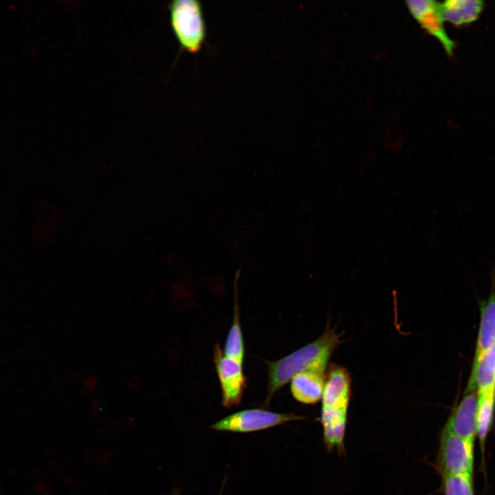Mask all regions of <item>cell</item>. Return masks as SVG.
<instances>
[{
    "label": "cell",
    "instance_id": "cell-1",
    "mask_svg": "<svg viewBox=\"0 0 495 495\" xmlns=\"http://www.w3.org/2000/svg\"><path fill=\"white\" fill-rule=\"evenodd\" d=\"M340 343V335L327 329L316 340L275 362L268 363L266 402L296 375L307 371L324 372L328 361Z\"/></svg>",
    "mask_w": 495,
    "mask_h": 495
},
{
    "label": "cell",
    "instance_id": "cell-2",
    "mask_svg": "<svg viewBox=\"0 0 495 495\" xmlns=\"http://www.w3.org/2000/svg\"><path fill=\"white\" fill-rule=\"evenodd\" d=\"M172 30L182 50L197 52L204 42L206 28L199 0H173L168 4Z\"/></svg>",
    "mask_w": 495,
    "mask_h": 495
},
{
    "label": "cell",
    "instance_id": "cell-3",
    "mask_svg": "<svg viewBox=\"0 0 495 495\" xmlns=\"http://www.w3.org/2000/svg\"><path fill=\"white\" fill-rule=\"evenodd\" d=\"M302 419L303 417L294 413H277L263 409H247L223 418L210 428L218 431L250 432Z\"/></svg>",
    "mask_w": 495,
    "mask_h": 495
},
{
    "label": "cell",
    "instance_id": "cell-4",
    "mask_svg": "<svg viewBox=\"0 0 495 495\" xmlns=\"http://www.w3.org/2000/svg\"><path fill=\"white\" fill-rule=\"evenodd\" d=\"M442 476L448 474H473L474 443L443 428L439 455Z\"/></svg>",
    "mask_w": 495,
    "mask_h": 495
},
{
    "label": "cell",
    "instance_id": "cell-5",
    "mask_svg": "<svg viewBox=\"0 0 495 495\" xmlns=\"http://www.w3.org/2000/svg\"><path fill=\"white\" fill-rule=\"evenodd\" d=\"M216 370L222 390V404L230 408L238 405L245 387L242 364L224 355L219 345L214 353Z\"/></svg>",
    "mask_w": 495,
    "mask_h": 495
},
{
    "label": "cell",
    "instance_id": "cell-6",
    "mask_svg": "<svg viewBox=\"0 0 495 495\" xmlns=\"http://www.w3.org/2000/svg\"><path fill=\"white\" fill-rule=\"evenodd\" d=\"M444 428L474 443L477 435V393L465 391L461 401L451 413Z\"/></svg>",
    "mask_w": 495,
    "mask_h": 495
},
{
    "label": "cell",
    "instance_id": "cell-7",
    "mask_svg": "<svg viewBox=\"0 0 495 495\" xmlns=\"http://www.w3.org/2000/svg\"><path fill=\"white\" fill-rule=\"evenodd\" d=\"M351 395V379L344 368L331 370L322 397V407L347 410Z\"/></svg>",
    "mask_w": 495,
    "mask_h": 495
},
{
    "label": "cell",
    "instance_id": "cell-8",
    "mask_svg": "<svg viewBox=\"0 0 495 495\" xmlns=\"http://www.w3.org/2000/svg\"><path fill=\"white\" fill-rule=\"evenodd\" d=\"M324 373L317 371H307L296 375L291 382V392L298 402L311 404L322 399L324 387Z\"/></svg>",
    "mask_w": 495,
    "mask_h": 495
},
{
    "label": "cell",
    "instance_id": "cell-9",
    "mask_svg": "<svg viewBox=\"0 0 495 495\" xmlns=\"http://www.w3.org/2000/svg\"><path fill=\"white\" fill-rule=\"evenodd\" d=\"M483 8L484 3L476 0H449L440 4L443 20L456 26L476 21Z\"/></svg>",
    "mask_w": 495,
    "mask_h": 495
},
{
    "label": "cell",
    "instance_id": "cell-10",
    "mask_svg": "<svg viewBox=\"0 0 495 495\" xmlns=\"http://www.w3.org/2000/svg\"><path fill=\"white\" fill-rule=\"evenodd\" d=\"M473 365L495 346V296L483 303Z\"/></svg>",
    "mask_w": 495,
    "mask_h": 495
},
{
    "label": "cell",
    "instance_id": "cell-11",
    "mask_svg": "<svg viewBox=\"0 0 495 495\" xmlns=\"http://www.w3.org/2000/svg\"><path fill=\"white\" fill-rule=\"evenodd\" d=\"M495 388L494 346L473 365L466 391L479 392Z\"/></svg>",
    "mask_w": 495,
    "mask_h": 495
},
{
    "label": "cell",
    "instance_id": "cell-12",
    "mask_svg": "<svg viewBox=\"0 0 495 495\" xmlns=\"http://www.w3.org/2000/svg\"><path fill=\"white\" fill-rule=\"evenodd\" d=\"M416 20L426 31L441 43L448 55L452 54L455 43L448 36L444 28L439 3L434 1V4Z\"/></svg>",
    "mask_w": 495,
    "mask_h": 495
},
{
    "label": "cell",
    "instance_id": "cell-13",
    "mask_svg": "<svg viewBox=\"0 0 495 495\" xmlns=\"http://www.w3.org/2000/svg\"><path fill=\"white\" fill-rule=\"evenodd\" d=\"M477 435L483 444L490 430L495 410V388L477 392Z\"/></svg>",
    "mask_w": 495,
    "mask_h": 495
},
{
    "label": "cell",
    "instance_id": "cell-14",
    "mask_svg": "<svg viewBox=\"0 0 495 495\" xmlns=\"http://www.w3.org/2000/svg\"><path fill=\"white\" fill-rule=\"evenodd\" d=\"M224 355L243 363L244 358V344L240 325L237 301L234 302L233 321L226 339Z\"/></svg>",
    "mask_w": 495,
    "mask_h": 495
},
{
    "label": "cell",
    "instance_id": "cell-15",
    "mask_svg": "<svg viewBox=\"0 0 495 495\" xmlns=\"http://www.w3.org/2000/svg\"><path fill=\"white\" fill-rule=\"evenodd\" d=\"M473 474H448L443 476L445 495H474Z\"/></svg>",
    "mask_w": 495,
    "mask_h": 495
},
{
    "label": "cell",
    "instance_id": "cell-16",
    "mask_svg": "<svg viewBox=\"0 0 495 495\" xmlns=\"http://www.w3.org/2000/svg\"><path fill=\"white\" fill-rule=\"evenodd\" d=\"M347 410L322 407L320 421L323 428H331L346 423Z\"/></svg>",
    "mask_w": 495,
    "mask_h": 495
},
{
    "label": "cell",
    "instance_id": "cell-17",
    "mask_svg": "<svg viewBox=\"0 0 495 495\" xmlns=\"http://www.w3.org/2000/svg\"><path fill=\"white\" fill-rule=\"evenodd\" d=\"M346 424V423H343L334 427L323 428L324 441L329 449L342 446Z\"/></svg>",
    "mask_w": 495,
    "mask_h": 495
},
{
    "label": "cell",
    "instance_id": "cell-18",
    "mask_svg": "<svg viewBox=\"0 0 495 495\" xmlns=\"http://www.w3.org/2000/svg\"><path fill=\"white\" fill-rule=\"evenodd\" d=\"M494 353H495V346H494Z\"/></svg>",
    "mask_w": 495,
    "mask_h": 495
}]
</instances>
